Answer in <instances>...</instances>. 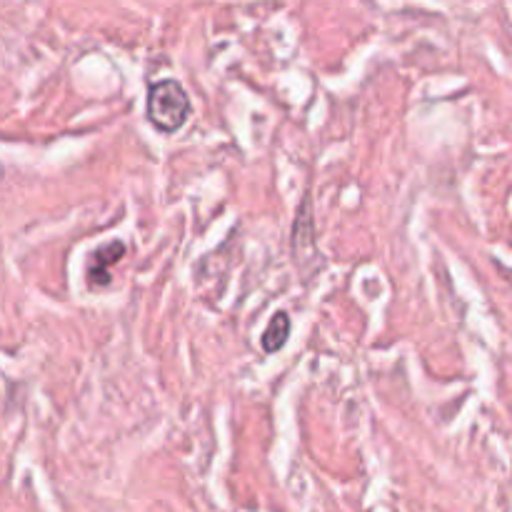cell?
<instances>
[{"mask_svg": "<svg viewBox=\"0 0 512 512\" xmlns=\"http://www.w3.org/2000/svg\"><path fill=\"white\" fill-rule=\"evenodd\" d=\"M125 255L123 240H110V243L100 245L88 263V285L90 288H105L110 285V268L118 265Z\"/></svg>", "mask_w": 512, "mask_h": 512, "instance_id": "obj_2", "label": "cell"}, {"mask_svg": "<svg viewBox=\"0 0 512 512\" xmlns=\"http://www.w3.org/2000/svg\"><path fill=\"white\" fill-rule=\"evenodd\" d=\"M290 330H293L290 315L285 313V310L275 313L273 318H270L265 333L260 335V345H263L265 353L273 355V353H278V350H283L285 343H288V338H290Z\"/></svg>", "mask_w": 512, "mask_h": 512, "instance_id": "obj_3", "label": "cell"}, {"mask_svg": "<svg viewBox=\"0 0 512 512\" xmlns=\"http://www.w3.org/2000/svg\"><path fill=\"white\" fill-rule=\"evenodd\" d=\"M190 110H193V105H190L188 93L178 80H155L148 88L145 115H148L150 125L160 133H175V130L183 128Z\"/></svg>", "mask_w": 512, "mask_h": 512, "instance_id": "obj_1", "label": "cell"}]
</instances>
